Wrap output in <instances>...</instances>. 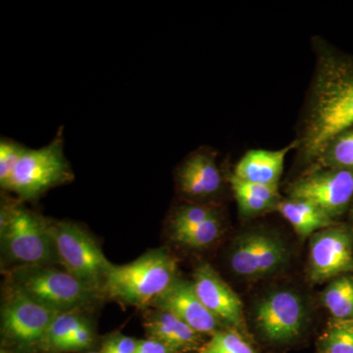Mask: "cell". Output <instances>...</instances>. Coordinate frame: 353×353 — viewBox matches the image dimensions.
<instances>
[{
  "label": "cell",
  "mask_w": 353,
  "mask_h": 353,
  "mask_svg": "<svg viewBox=\"0 0 353 353\" xmlns=\"http://www.w3.org/2000/svg\"><path fill=\"white\" fill-rule=\"evenodd\" d=\"M152 307L176 315L202 336H211L226 328L201 303L192 283L180 277L155 299Z\"/></svg>",
  "instance_id": "4fadbf2b"
},
{
  "label": "cell",
  "mask_w": 353,
  "mask_h": 353,
  "mask_svg": "<svg viewBox=\"0 0 353 353\" xmlns=\"http://www.w3.org/2000/svg\"><path fill=\"white\" fill-rule=\"evenodd\" d=\"M72 179L73 173L64 157L61 141L57 139L39 150H26L6 190L22 199H31Z\"/></svg>",
  "instance_id": "52a82bcc"
},
{
  "label": "cell",
  "mask_w": 353,
  "mask_h": 353,
  "mask_svg": "<svg viewBox=\"0 0 353 353\" xmlns=\"http://www.w3.org/2000/svg\"><path fill=\"white\" fill-rule=\"evenodd\" d=\"M139 340L121 333L110 334L102 343L101 353H136Z\"/></svg>",
  "instance_id": "83f0119b"
},
{
  "label": "cell",
  "mask_w": 353,
  "mask_h": 353,
  "mask_svg": "<svg viewBox=\"0 0 353 353\" xmlns=\"http://www.w3.org/2000/svg\"><path fill=\"white\" fill-rule=\"evenodd\" d=\"M192 283L203 305L226 328L239 330L248 336L243 301L210 264L197 265Z\"/></svg>",
  "instance_id": "7c38bea8"
},
{
  "label": "cell",
  "mask_w": 353,
  "mask_h": 353,
  "mask_svg": "<svg viewBox=\"0 0 353 353\" xmlns=\"http://www.w3.org/2000/svg\"><path fill=\"white\" fill-rule=\"evenodd\" d=\"M299 148V139L279 150H252L241 158L233 176L245 182L278 185L284 171L285 157Z\"/></svg>",
  "instance_id": "2e32d148"
},
{
  "label": "cell",
  "mask_w": 353,
  "mask_h": 353,
  "mask_svg": "<svg viewBox=\"0 0 353 353\" xmlns=\"http://www.w3.org/2000/svg\"><path fill=\"white\" fill-rule=\"evenodd\" d=\"M222 234V221L219 216L211 218L192 229L172 234L176 243L192 248H203L214 243Z\"/></svg>",
  "instance_id": "cb8c5ba5"
},
{
  "label": "cell",
  "mask_w": 353,
  "mask_h": 353,
  "mask_svg": "<svg viewBox=\"0 0 353 353\" xmlns=\"http://www.w3.org/2000/svg\"><path fill=\"white\" fill-rule=\"evenodd\" d=\"M218 211L213 206L208 204H190L179 208L171 219V233L185 231L214 218Z\"/></svg>",
  "instance_id": "d4e9b609"
},
{
  "label": "cell",
  "mask_w": 353,
  "mask_h": 353,
  "mask_svg": "<svg viewBox=\"0 0 353 353\" xmlns=\"http://www.w3.org/2000/svg\"><path fill=\"white\" fill-rule=\"evenodd\" d=\"M94 330L88 318L60 345L57 352H75L88 350L94 345Z\"/></svg>",
  "instance_id": "4316f807"
},
{
  "label": "cell",
  "mask_w": 353,
  "mask_h": 353,
  "mask_svg": "<svg viewBox=\"0 0 353 353\" xmlns=\"http://www.w3.org/2000/svg\"><path fill=\"white\" fill-rule=\"evenodd\" d=\"M178 278V261L165 248L152 250L125 265H112L103 296L139 308L152 306L155 299Z\"/></svg>",
  "instance_id": "7a4b0ae2"
},
{
  "label": "cell",
  "mask_w": 353,
  "mask_h": 353,
  "mask_svg": "<svg viewBox=\"0 0 353 353\" xmlns=\"http://www.w3.org/2000/svg\"><path fill=\"white\" fill-rule=\"evenodd\" d=\"M136 353H179L172 348L167 347L164 343L160 341L146 339V340H139L138 350Z\"/></svg>",
  "instance_id": "f1b7e54d"
},
{
  "label": "cell",
  "mask_w": 353,
  "mask_h": 353,
  "mask_svg": "<svg viewBox=\"0 0 353 353\" xmlns=\"http://www.w3.org/2000/svg\"><path fill=\"white\" fill-rule=\"evenodd\" d=\"M87 319L82 311L61 312L55 318L46 334L41 350L57 352L58 348Z\"/></svg>",
  "instance_id": "603a6c76"
},
{
  "label": "cell",
  "mask_w": 353,
  "mask_h": 353,
  "mask_svg": "<svg viewBox=\"0 0 353 353\" xmlns=\"http://www.w3.org/2000/svg\"><path fill=\"white\" fill-rule=\"evenodd\" d=\"M8 285L59 312L85 310L103 297L68 272L50 265L15 267L9 272Z\"/></svg>",
  "instance_id": "3957f363"
},
{
  "label": "cell",
  "mask_w": 353,
  "mask_h": 353,
  "mask_svg": "<svg viewBox=\"0 0 353 353\" xmlns=\"http://www.w3.org/2000/svg\"><path fill=\"white\" fill-rule=\"evenodd\" d=\"M323 305L334 319L353 320V279L341 276L334 279L322 292Z\"/></svg>",
  "instance_id": "ffe728a7"
},
{
  "label": "cell",
  "mask_w": 353,
  "mask_h": 353,
  "mask_svg": "<svg viewBox=\"0 0 353 353\" xmlns=\"http://www.w3.org/2000/svg\"><path fill=\"white\" fill-rule=\"evenodd\" d=\"M289 252L282 239L264 231L248 232L234 241L230 266L236 275L262 278L283 268Z\"/></svg>",
  "instance_id": "30bf717a"
},
{
  "label": "cell",
  "mask_w": 353,
  "mask_h": 353,
  "mask_svg": "<svg viewBox=\"0 0 353 353\" xmlns=\"http://www.w3.org/2000/svg\"><path fill=\"white\" fill-rule=\"evenodd\" d=\"M26 152V148L12 141L0 143V185L6 190L16 167Z\"/></svg>",
  "instance_id": "484cf974"
},
{
  "label": "cell",
  "mask_w": 353,
  "mask_h": 353,
  "mask_svg": "<svg viewBox=\"0 0 353 353\" xmlns=\"http://www.w3.org/2000/svg\"><path fill=\"white\" fill-rule=\"evenodd\" d=\"M4 254L16 267L50 265L58 260L52 225L21 205H6L0 213Z\"/></svg>",
  "instance_id": "277c9868"
},
{
  "label": "cell",
  "mask_w": 353,
  "mask_h": 353,
  "mask_svg": "<svg viewBox=\"0 0 353 353\" xmlns=\"http://www.w3.org/2000/svg\"><path fill=\"white\" fill-rule=\"evenodd\" d=\"M0 353H9V352H7V350H1V352H0Z\"/></svg>",
  "instance_id": "f546056e"
},
{
  "label": "cell",
  "mask_w": 353,
  "mask_h": 353,
  "mask_svg": "<svg viewBox=\"0 0 353 353\" xmlns=\"http://www.w3.org/2000/svg\"><path fill=\"white\" fill-rule=\"evenodd\" d=\"M319 353H353V320L332 319L320 338Z\"/></svg>",
  "instance_id": "7402d4cb"
},
{
  "label": "cell",
  "mask_w": 353,
  "mask_h": 353,
  "mask_svg": "<svg viewBox=\"0 0 353 353\" xmlns=\"http://www.w3.org/2000/svg\"><path fill=\"white\" fill-rule=\"evenodd\" d=\"M276 211L292 225L301 240L334 225V220L322 209L305 199L294 197L282 199Z\"/></svg>",
  "instance_id": "e0dca14e"
},
{
  "label": "cell",
  "mask_w": 353,
  "mask_h": 353,
  "mask_svg": "<svg viewBox=\"0 0 353 353\" xmlns=\"http://www.w3.org/2000/svg\"><path fill=\"white\" fill-rule=\"evenodd\" d=\"M176 176L183 194L196 199L214 196L222 187V175L215 158L208 152L190 155L181 165Z\"/></svg>",
  "instance_id": "9a60e30c"
},
{
  "label": "cell",
  "mask_w": 353,
  "mask_h": 353,
  "mask_svg": "<svg viewBox=\"0 0 353 353\" xmlns=\"http://www.w3.org/2000/svg\"><path fill=\"white\" fill-rule=\"evenodd\" d=\"M306 309L303 299L290 290H278L267 294L257 303L254 323L265 341L288 343L303 332Z\"/></svg>",
  "instance_id": "ba28073f"
},
{
  "label": "cell",
  "mask_w": 353,
  "mask_h": 353,
  "mask_svg": "<svg viewBox=\"0 0 353 353\" xmlns=\"http://www.w3.org/2000/svg\"><path fill=\"white\" fill-rule=\"evenodd\" d=\"M143 327L148 339L160 341L179 353L199 352L205 343L201 334L176 315L159 309L145 311Z\"/></svg>",
  "instance_id": "5bb4252c"
},
{
  "label": "cell",
  "mask_w": 353,
  "mask_h": 353,
  "mask_svg": "<svg viewBox=\"0 0 353 353\" xmlns=\"http://www.w3.org/2000/svg\"><path fill=\"white\" fill-rule=\"evenodd\" d=\"M353 127V58L317 48V65L299 139L304 163L313 164L327 143Z\"/></svg>",
  "instance_id": "6da1fadb"
},
{
  "label": "cell",
  "mask_w": 353,
  "mask_h": 353,
  "mask_svg": "<svg viewBox=\"0 0 353 353\" xmlns=\"http://www.w3.org/2000/svg\"><path fill=\"white\" fill-rule=\"evenodd\" d=\"M352 219L353 222V205L352 206Z\"/></svg>",
  "instance_id": "4dcf8cb0"
},
{
  "label": "cell",
  "mask_w": 353,
  "mask_h": 353,
  "mask_svg": "<svg viewBox=\"0 0 353 353\" xmlns=\"http://www.w3.org/2000/svg\"><path fill=\"white\" fill-rule=\"evenodd\" d=\"M52 234L58 262L64 270L103 296L106 278L113 264L94 239L71 222L52 225Z\"/></svg>",
  "instance_id": "5b68a950"
},
{
  "label": "cell",
  "mask_w": 353,
  "mask_h": 353,
  "mask_svg": "<svg viewBox=\"0 0 353 353\" xmlns=\"http://www.w3.org/2000/svg\"><path fill=\"white\" fill-rule=\"evenodd\" d=\"M341 169L353 172V127L334 136L327 143L312 169Z\"/></svg>",
  "instance_id": "d6986e66"
},
{
  "label": "cell",
  "mask_w": 353,
  "mask_h": 353,
  "mask_svg": "<svg viewBox=\"0 0 353 353\" xmlns=\"http://www.w3.org/2000/svg\"><path fill=\"white\" fill-rule=\"evenodd\" d=\"M308 275L321 283L353 271V233L343 225L321 230L309 243Z\"/></svg>",
  "instance_id": "8fae6325"
},
{
  "label": "cell",
  "mask_w": 353,
  "mask_h": 353,
  "mask_svg": "<svg viewBox=\"0 0 353 353\" xmlns=\"http://www.w3.org/2000/svg\"><path fill=\"white\" fill-rule=\"evenodd\" d=\"M6 288L1 305L2 338L20 352L41 348L50 325L61 312L12 285Z\"/></svg>",
  "instance_id": "8992f818"
},
{
  "label": "cell",
  "mask_w": 353,
  "mask_h": 353,
  "mask_svg": "<svg viewBox=\"0 0 353 353\" xmlns=\"http://www.w3.org/2000/svg\"><path fill=\"white\" fill-rule=\"evenodd\" d=\"M88 353H101V352H88Z\"/></svg>",
  "instance_id": "1f68e13d"
},
{
  "label": "cell",
  "mask_w": 353,
  "mask_h": 353,
  "mask_svg": "<svg viewBox=\"0 0 353 353\" xmlns=\"http://www.w3.org/2000/svg\"><path fill=\"white\" fill-rule=\"evenodd\" d=\"M229 181L243 217H253L277 210L282 201L278 185L245 182L233 175L230 176Z\"/></svg>",
  "instance_id": "ac0fdd59"
},
{
  "label": "cell",
  "mask_w": 353,
  "mask_h": 353,
  "mask_svg": "<svg viewBox=\"0 0 353 353\" xmlns=\"http://www.w3.org/2000/svg\"><path fill=\"white\" fill-rule=\"evenodd\" d=\"M289 197L312 202L334 220L347 210L353 201V172L311 169L290 183Z\"/></svg>",
  "instance_id": "9c48e42d"
},
{
  "label": "cell",
  "mask_w": 353,
  "mask_h": 353,
  "mask_svg": "<svg viewBox=\"0 0 353 353\" xmlns=\"http://www.w3.org/2000/svg\"><path fill=\"white\" fill-rule=\"evenodd\" d=\"M197 353H261L248 336L234 328H224L212 334Z\"/></svg>",
  "instance_id": "44dd1931"
}]
</instances>
